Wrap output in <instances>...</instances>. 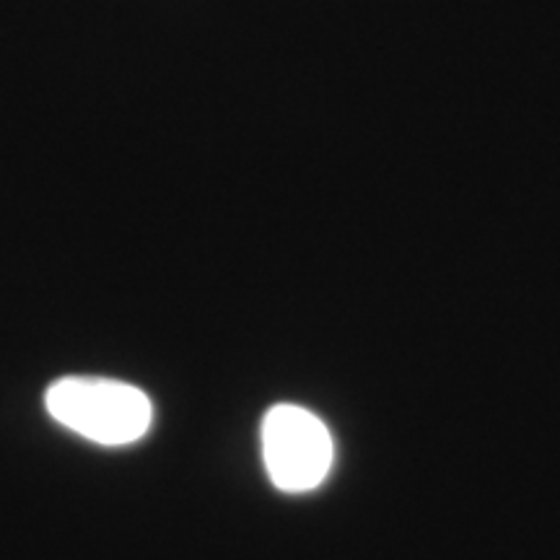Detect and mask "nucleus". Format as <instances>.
Returning a JSON list of instances; mask_svg holds the SVG:
<instances>
[{"instance_id":"f257e3e1","label":"nucleus","mask_w":560,"mask_h":560,"mask_svg":"<svg viewBox=\"0 0 560 560\" xmlns=\"http://www.w3.org/2000/svg\"><path fill=\"white\" fill-rule=\"evenodd\" d=\"M50 416L102 446H122L151 429V400L132 384L104 376H62L47 389Z\"/></svg>"},{"instance_id":"f03ea898","label":"nucleus","mask_w":560,"mask_h":560,"mask_svg":"<svg viewBox=\"0 0 560 560\" xmlns=\"http://www.w3.org/2000/svg\"><path fill=\"white\" fill-rule=\"evenodd\" d=\"M332 436L314 412L299 405H276L262 420V457L272 486L283 493H306L332 467Z\"/></svg>"}]
</instances>
